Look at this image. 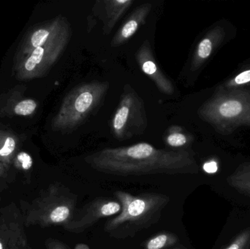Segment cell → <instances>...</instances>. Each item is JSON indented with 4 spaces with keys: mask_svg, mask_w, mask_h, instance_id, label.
<instances>
[{
    "mask_svg": "<svg viewBox=\"0 0 250 249\" xmlns=\"http://www.w3.org/2000/svg\"><path fill=\"white\" fill-rule=\"evenodd\" d=\"M98 172L119 176L197 173L198 164L192 152L156 149L146 143L109 148L85 158Z\"/></svg>",
    "mask_w": 250,
    "mask_h": 249,
    "instance_id": "cell-1",
    "label": "cell"
},
{
    "mask_svg": "<svg viewBox=\"0 0 250 249\" xmlns=\"http://www.w3.org/2000/svg\"><path fill=\"white\" fill-rule=\"evenodd\" d=\"M122 211L115 217L105 222L104 230L117 239L133 238L137 233L155 225L170 197L159 193H144L132 195L123 191L115 192Z\"/></svg>",
    "mask_w": 250,
    "mask_h": 249,
    "instance_id": "cell-2",
    "label": "cell"
},
{
    "mask_svg": "<svg viewBox=\"0 0 250 249\" xmlns=\"http://www.w3.org/2000/svg\"><path fill=\"white\" fill-rule=\"evenodd\" d=\"M198 115L224 135L231 134L239 127H250V87L217 89L201 105Z\"/></svg>",
    "mask_w": 250,
    "mask_h": 249,
    "instance_id": "cell-3",
    "label": "cell"
},
{
    "mask_svg": "<svg viewBox=\"0 0 250 249\" xmlns=\"http://www.w3.org/2000/svg\"><path fill=\"white\" fill-rule=\"evenodd\" d=\"M78 195L60 183L50 185L29 205L23 216L25 227L64 228L73 219Z\"/></svg>",
    "mask_w": 250,
    "mask_h": 249,
    "instance_id": "cell-4",
    "label": "cell"
},
{
    "mask_svg": "<svg viewBox=\"0 0 250 249\" xmlns=\"http://www.w3.org/2000/svg\"><path fill=\"white\" fill-rule=\"evenodd\" d=\"M108 89V83L95 81L72 90L53 119V130L67 131L80 125L100 105Z\"/></svg>",
    "mask_w": 250,
    "mask_h": 249,
    "instance_id": "cell-5",
    "label": "cell"
},
{
    "mask_svg": "<svg viewBox=\"0 0 250 249\" xmlns=\"http://www.w3.org/2000/svg\"><path fill=\"white\" fill-rule=\"evenodd\" d=\"M69 38L68 23L63 18L48 40L42 46L35 48L26 58L16 64V77L21 80L42 77L58 59Z\"/></svg>",
    "mask_w": 250,
    "mask_h": 249,
    "instance_id": "cell-6",
    "label": "cell"
},
{
    "mask_svg": "<svg viewBox=\"0 0 250 249\" xmlns=\"http://www.w3.org/2000/svg\"><path fill=\"white\" fill-rule=\"evenodd\" d=\"M121 211L122 206L118 202L98 197L76 211L72 220L63 228L67 232L82 233L101 219L118 215Z\"/></svg>",
    "mask_w": 250,
    "mask_h": 249,
    "instance_id": "cell-7",
    "label": "cell"
},
{
    "mask_svg": "<svg viewBox=\"0 0 250 249\" xmlns=\"http://www.w3.org/2000/svg\"><path fill=\"white\" fill-rule=\"evenodd\" d=\"M145 112L142 101L135 92L123 95L121 102L113 118L112 127L114 134L118 138L128 135L129 129L138 127L141 132L146 125ZM134 129V128H133Z\"/></svg>",
    "mask_w": 250,
    "mask_h": 249,
    "instance_id": "cell-8",
    "label": "cell"
},
{
    "mask_svg": "<svg viewBox=\"0 0 250 249\" xmlns=\"http://www.w3.org/2000/svg\"><path fill=\"white\" fill-rule=\"evenodd\" d=\"M23 216L14 203L0 210V249H26Z\"/></svg>",
    "mask_w": 250,
    "mask_h": 249,
    "instance_id": "cell-9",
    "label": "cell"
},
{
    "mask_svg": "<svg viewBox=\"0 0 250 249\" xmlns=\"http://www.w3.org/2000/svg\"><path fill=\"white\" fill-rule=\"evenodd\" d=\"M226 38V32L222 26H217L208 31L197 45L191 61L190 70L196 71L220 46Z\"/></svg>",
    "mask_w": 250,
    "mask_h": 249,
    "instance_id": "cell-10",
    "label": "cell"
},
{
    "mask_svg": "<svg viewBox=\"0 0 250 249\" xmlns=\"http://www.w3.org/2000/svg\"><path fill=\"white\" fill-rule=\"evenodd\" d=\"M137 60L143 72L151 77L160 90L167 95H173V84L157 67L151 54L149 42H145L140 48L137 54Z\"/></svg>",
    "mask_w": 250,
    "mask_h": 249,
    "instance_id": "cell-11",
    "label": "cell"
},
{
    "mask_svg": "<svg viewBox=\"0 0 250 249\" xmlns=\"http://www.w3.org/2000/svg\"><path fill=\"white\" fill-rule=\"evenodd\" d=\"M63 18H57L51 20L49 23H45L35 30L32 31L29 35L26 36L23 43V46L21 48L20 51L18 53L17 64L23 61L35 48L43 45L48 40L54 31L57 29Z\"/></svg>",
    "mask_w": 250,
    "mask_h": 249,
    "instance_id": "cell-12",
    "label": "cell"
},
{
    "mask_svg": "<svg viewBox=\"0 0 250 249\" xmlns=\"http://www.w3.org/2000/svg\"><path fill=\"white\" fill-rule=\"evenodd\" d=\"M225 182L229 192L250 206V162H244L235 168Z\"/></svg>",
    "mask_w": 250,
    "mask_h": 249,
    "instance_id": "cell-13",
    "label": "cell"
},
{
    "mask_svg": "<svg viewBox=\"0 0 250 249\" xmlns=\"http://www.w3.org/2000/svg\"><path fill=\"white\" fill-rule=\"evenodd\" d=\"M151 4L149 3L143 4L134 11L132 16L127 19L121 29L113 38L111 45L118 46L127 41L138 31L140 26L145 23L146 19L151 10Z\"/></svg>",
    "mask_w": 250,
    "mask_h": 249,
    "instance_id": "cell-14",
    "label": "cell"
},
{
    "mask_svg": "<svg viewBox=\"0 0 250 249\" xmlns=\"http://www.w3.org/2000/svg\"><path fill=\"white\" fill-rule=\"evenodd\" d=\"M18 149V139L10 132L0 130V162L10 166Z\"/></svg>",
    "mask_w": 250,
    "mask_h": 249,
    "instance_id": "cell-15",
    "label": "cell"
},
{
    "mask_svg": "<svg viewBox=\"0 0 250 249\" xmlns=\"http://www.w3.org/2000/svg\"><path fill=\"white\" fill-rule=\"evenodd\" d=\"M106 10V19L105 30L109 33L113 26L120 19L122 15L126 11V9L133 3L132 0H113V1H104Z\"/></svg>",
    "mask_w": 250,
    "mask_h": 249,
    "instance_id": "cell-16",
    "label": "cell"
},
{
    "mask_svg": "<svg viewBox=\"0 0 250 249\" xmlns=\"http://www.w3.org/2000/svg\"><path fill=\"white\" fill-rule=\"evenodd\" d=\"M250 87V63L247 64L239 73L233 77L228 79L217 89L230 90V89H242Z\"/></svg>",
    "mask_w": 250,
    "mask_h": 249,
    "instance_id": "cell-17",
    "label": "cell"
},
{
    "mask_svg": "<svg viewBox=\"0 0 250 249\" xmlns=\"http://www.w3.org/2000/svg\"><path fill=\"white\" fill-rule=\"evenodd\" d=\"M179 237L171 232H163L147 241L146 249H163L173 247L179 242Z\"/></svg>",
    "mask_w": 250,
    "mask_h": 249,
    "instance_id": "cell-18",
    "label": "cell"
},
{
    "mask_svg": "<svg viewBox=\"0 0 250 249\" xmlns=\"http://www.w3.org/2000/svg\"><path fill=\"white\" fill-rule=\"evenodd\" d=\"M220 249H250V226L237 231Z\"/></svg>",
    "mask_w": 250,
    "mask_h": 249,
    "instance_id": "cell-19",
    "label": "cell"
},
{
    "mask_svg": "<svg viewBox=\"0 0 250 249\" xmlns=\"http://www.w3.org/2000/svg\"><path fill=\"white\" fill-rule=\"evenodd\" d=\"M37 102L34 99H26L18 102L14 107V114L20 116H29L36 111Z\"/></svg>",
    "mask_w": 250,
    "mask_h": 249,
    "instance_id": "cell-20",
    "label": "cell"
},
{
    "mask_svg": "<svg viewBox=\"0 0 250 249\" xmlns=\"http://www.w3.org/2000/svg\"><path fill=\"white\" fill-rule=\"evenodd\" d=\"M191 141H192V137L190 136L178 132V130L174 133H170L166 138L167 144L170 147L173 148L182 147L190 143Z\"/></svg>",
    "mask_w": 250,
    "mask_h": 249,
    "instance_id": "cell-21",
    "label": "cell"
},
{
    "mask_svg": "<svg viewBox=\"0 0 250 249\" xmlns=\"http://www.w3.org/2000/svg\"><path fill=\"white\" fill-rule=\"evenodd\" d=\"M13 162L16 168L24 171H29L33 165L32 156L25 152H21L16 154Z\"/></svg>",
    "mask_w": 250,
    "mask_h": 249,
    "instance_id": "cell-22",
    "label": "cell"
},
{
    "mask_svg": "<svg viewBox=\"0 0 250 249\" xmlns=\"http://www.w3.org/2000/svg\"><path fill=\"white\" fill-rule=\"evenodd\" d=\"M45 245L47 249H70L64 243L54 238H48L46 240Z\"/></svg>",
    "mask_w": 250,
    "mask_h": 249,
    "instance_id": "cell-23",
    "label": "cell"
},
{
    "mask_svg": "<svg viewBox=\"0 0 250 249\" xmlns=\"http://www.w3.org/2000/svg\"><path fill=\"white\" fill-rule=\"evenodd\" d=\"M203 169L208 174H215L219 169L218 163L217 161L211 159L205 162L203 165Z\"/></svg>",
    "mask_w": 250,
    "mask_h": 249,
    "instance_id": "cell-24",
    "label": "cell"
},
{
    "mask_svg": "<svg viewBox=\"0 0 250 249\" xmlns=\"http://www.w3.org/2000/svg\"><path fill=\"white\" fill-rule=\"evenodd\" d=\"M9 168L0 162V177H5Z\"/></svg>",
    "mask_w": 250,
    "mask_h": 249,
    "instance_id": "cell-25",
    "label": "cell"
},
{
    "mask_svg": "<svg viewBox=\"0 0 250 249\" xmlns=\"http://www.w3.org/2000/svg\"><path fill=\"white\" fill-rule=\"evenodd\" d=\"M74 249H90L89 246L86 245L85 244H78L75 247Z\"/></svg>",
    "mask_w": 250,
    "mask_h": 249,
    "instance_id": "cell-26",
    "label": "cell"
},
{
    "mask_svg": "<svg viewBox=\"0 0 250 249\" xmlns=\"http://www.w3.org/2000/svg\"><path fill=\"white\" fill-rule=\"evenodd\" d=\"M172 249H187V248H185V247H176V248H173Z\"/></svg>",
    "mask_w": 250,
    "mask_h": 249,
    "instance_id": "cell-27",
    "label": "cell"
}]
</instances>
